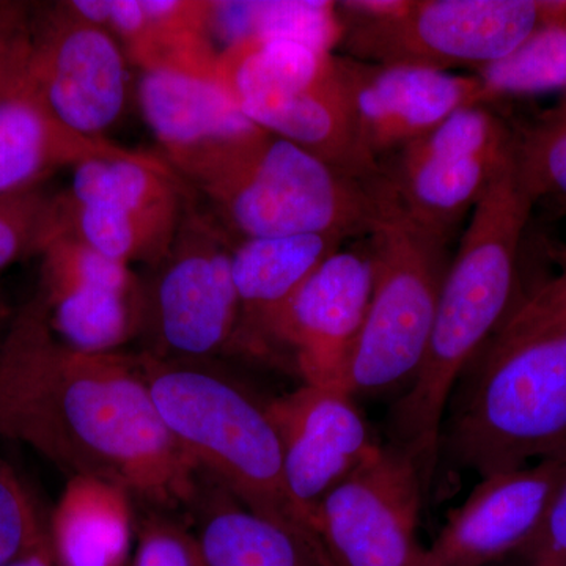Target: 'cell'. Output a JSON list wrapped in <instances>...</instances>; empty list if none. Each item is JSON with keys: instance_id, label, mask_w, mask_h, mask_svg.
Wrapping results in <instances>:
<instances>
[{"instance_id": "obj_15", "label": "cell", "mask_w": 566, "mask_h": 566, "mask_svg": "<svg viewBox=\"0 0 566 566\" xmlns=\"http://www.w3.org/2000/svg\"><path fill=\"white\" fill-rule=\"evenodd\" d=\"M268 409L281 441L286 490L311 528L312 513L324 495L381 446L342 387L304 385L268 401Z\"/></svg>"}, {"instance_id": "obj_20", "label": "cell", "mask_w": 566, "mask_h": 566, "mask_svg": "<svg viewBox=\"0 0 566 566\" xmlns=\"http://www.w3.org/2000/svg\"><path fill=\"white\" fill-rule=\"evenodd\" d=\"M513 151L480 158L400 151L395 153L392 166H381V175L395 200L416 222L447 238L490 191L512 161Z\"/></svg>"}, {"instance_id": "obj_32", "label": "cell", "mask_w": 566, "mask_h": 566, "mask_svg": "<svg viewBox=\"0 0 566 566\" xmlns=\"http://www.w3.org/2000/svg\"><path fill=\"white\" fill-rule=\"evenodd\" d=\"M6 566H57L55 564L54 554H52L51 543L48 539L46 543L35 547L31 553L24 554L17 560L10 562L9 565Z\"/></svg>"}, {"instance_id": "obj_4", "label": "cell", "mask_w": 566, "mask_h": 566, "mask_svg": "<svg viewBox=\"0 0 566 566\" xmlns=\"http://www.w3.org/2000/svg\"><path fill=\"white\" fill-rule=\"evenodd\" d=\"M565 450V335L476 354L447 406L439 465L485 479Z\"/></svg>"}, {"instance_id": "obj_3", "label": "cell", "mask_w": 566, "mask_h": 566, "mask_svg": "<svg viewBox=\"0 0 566 566\" xmlns=\"http://www.w3.org/2000/svg\"><path fill=\"white\" fill-rule=\"evenodd\" d=\"M137 357L156 411L199 472L245 509L301 536L316 558L311 528L286 490L268 401L211 360Z\"/></svg>"}, {"instance_id": "obj_1", "label": "cell", "mask_w": 566, "mask_h": 566, "mask_svg": "<svg viewBox=\"0 0 566 566\" xmlns=\"http://www.w3.org/2000/svg\"><path fill=\"white\" fill-rule=\"evenodd\" d=\"M0 438L159 509L197 494L199 469L156 411L137 354L70 348L52 333L39 293L0 340Z\"/></svg>"}, {"instance_id": "obj_12", "label": "cell", "mask_w": 566, "mask_h": 566, "mask_svg": "<svg viewBox=\"0 0 566 566\" xmlns=\"http://www.w3.org/2000/svg\"><path fill=\"white\" fill-rule=\"evenodd\" d=\"M122 44L65 2L33 10L28 82L71 132L104 137L125 111L128 69Z\"/></svg>"}, {"instance_id": "obj_24", "label": "cell", "mask_w": 566, "mask_h": 566, "mask_svg": "<svg viewBox=\"0 0 566 566\" xmlns=\"http://www.w3.org/2000/svg\"><path fill=\"white\" fill-rule=\"evenodd\" d=\"M472 74L480 82L485 103L566 93V0L516 51Z\"/></svg>"}, {"instance_id": "obj_11", "label": "cell", "mask_w": 566, "mask_h": 566, "mask_svg": "<svg viewBox=\"0 0 566 566\" xmlns=\"http://www.w3.org/2000/svg\"><path fill=\"white\" fill-rule=\"evenodd\" d=\"M137 98L164 161L199 193L268 136L212 73L180 66L140 70Z\"/></svg>"}, {"instance_id": "obj_14", "label": "cell", "mask_w": 566, "mask_h": 566, "mask_svg": "<svg viewBox=\"0 0 566 566\" xmlns=\"http://www.w3.org/2000/svg\"><path fill=\"white\" fill-rule=\"evenodd\" d=\"M354 134L363 150L381 166L422 139L450 114L471 104H486L475 74L379 65L335 55Z\"/></svg>"}, {"instance_id": "obj_22", "label": "cell", "mask_w": 566, "mask_h": 566, "mask_svg": "<svg viewBox=\"0 0 566 566\" xmlns=\"http://www.w3.org/2000/svg\"><path fill=\"white\" fill-rule=\"evenodd\" d=\"M197 504L193 545L200 566H319L311 547L290 528L268 520L221 486Z\"/></svg>"}, {"instance_id": "obj_16", "label": "cell", "mask_w": 566, "mask_h": 566, "mask_svg": "<svg viewBox=\"0 0 566 566\" xmlns=\"http://www.w3.org/2000/svg\"><path fill=\"white\" fill-rule=\"evenodd\" d=\"M566 482V450L480 479L427 549V566H486L520 554Z\"/></svg>"}, {"instance_id": "obj_6", "label": "cell", "mask_w": 566, "mask_h": 566, "mask_svg": "<svg viewBox=\"0 0 566 566\" xmlns=\"http://www.w3.org/2000/svg\"><path fill=\"white\" fill-rule=\"evenodd\" d=\"M564 0L337 2L346 57L472 73L516 51Z\"/></svg>"}, {"instance_id": "obj_2", "label": "cell", "mask_w": 566, "mask_h": 566, "mask_svg": "<svg viewBox=\"0 0 566 566\" xmlns=\"http://www.w3.org/2000/svg\"><path fill=\"white\" fill-rule=\"evenodd\" d=\"M534 199L517 177L515 151L472 210L449 264L422 364L390 408V446L408 453L430 494L450 397L465 368L523 303L520 245Z\"/></svg>"}, {"instance_id": "obj_23", "label": "cell", "mask_w": 566, "mask_h": 566, "mask_svg": "<svg viewBox=\"0 0 566 566\" xmlns=\"http://www.w3.org/2000/svg\"><path fill=\"white\" fill-rule=\"evenodd\" d=\"M344 25L326 0H214L205 2L202 39L212 57L259 40H292L333 52Z\"/></svg>"}, {"instance_id": "obj_13", "label": "cell", "mask_w": 566, "mask_h": 566, "mask_svg": "<svg viewBox=\"0 0 566 566\" xmlns=\"http://www.w3.org/2000/svg\"><path fill=\"white\" fill-rule=\"evenodd\" d=\"M39 255V294L59 340L82 353L114 354L140 337L145 285L129 264L51 229Z\"/></svg>"}, {"instance_id": "obj_29", "label": "cell", "mask_w": 566, "mask_h": 566, "mask_svg": "<svg viewBox=\"0 0 566 566\" xmlns=\"http://www.w3.org/2000/svg\"><path fill=\"white\" fill-rule=\"evenodd\" d=\"M33 10L24 2H0V102L28 76Z\"/></svg>"}, {"instance_id": "obj_17", "label": "cell", "mask_w": 566, "mask_h": 566, "mask_svg": "<svg viewBox=\"0 0 566 566\" xmlns=\"http://www.w3.org/2000/svg\"><path fill=\"white\" fill-rule=\"evenodd\" d=\"M374 290V266L364 251H337L294 294L275 331L304 385L340 387L346 364Z\"/></svg>"}, {"instance_id": "obj_31", "label": "cell", "mask_w": 566, "mask_h": 566, "mask_svg": "<svg viewBox=\"0 0 566 566\" xmlns=\"http://www.w3.org/2000/svg\"><path fill=\"white\" fill-rule=\"evenodd\" d=\"M517 556L524 558L526 566H566V482L534 538Z\"/></svg>"}, {"instance_id": "obj_7", "label": "cell", "mask_w": 566, "mask_h": 566, "mask_svg": "<svg viewBox=\"0 0 566 566\" xmlns=\"http://www.w3.org/2000/svg\"><path fill=\"white\" fill-rule=\"evenodd\" d=\"M211 218L230 240L365 234L374 219V181L354 180L281 137L256 144L222 180L205 189Z\"/></svg>"}, {"instance_id": "obj_21", "label": "cell", "mask_w": 566, "mask_h": 566, "mask_svg": "<svg viewBox=\"0 0 566 566\" xmlns=\"http://www.w3.org/2000/svg\"><path fill=\"white\" fill-rule=\"evenodd\" d=\"M48 532L57 566H125L133 539V495L93 476H69Z\"/></svg>"}, {"instance_id": "obj_27", "label": "cell", "mask_w": 566, "mask_h": 566, "mask_svg": "<svg viewBox=\"0 0 566 566\" xmlns=\"http://www.w3.org/2000/svg\"><path fill=\"white\" fill-rule=\"evenodd\" d=\"M50 539L39 506L13 468L0 458V566Z\"/></svg>"}, {"instance_id": "obj_28", "label": "cell", "mask_w": 566, "mask_h": 566, "mask_svg": "<svg viewBox=\"0 0 566 566\" xmlns=\"http://www.w3.org/2000/svg\"><path fill=\"white\" fill-rule=\"evenodd\" d=\"M54 196L40 186L0 197V273L39 253L50 227Z\"/></svg>"}, {"instance_id": "obj_8", "label": "cell", "mask_w": 566, "mask_h": 566, "mask_svg": "<svg viewBox=\"0 0 566 566\" xmlns=\"http://www.w3.org/2000/svg\"><path fill=\"white\" fill-rule=\"evenodd\" d=\"M163 158L133 151L73 167L54 196L51 230L73 234L107 259L150 268L169 252L192 197Z\"/></svg>"}, {"instance_id": "obj_25", "label": "cell", "mask_w": 566, "mask_h": 566, "mask_svg": "<svg viewBox=\"0 0 566 566\" xmlns=\"http://www.w3.org/2000/svg\"><path fill=\"white\" fill-rule=\"evenodd\" d=\"M515 166L534 202L553 200L566 210V96L515 136Z\"/></svg>"}, {"instance_id": "obj_5", "label": "cell", "mask_w": 566, "mask_h": 566, "mask_svg": "<svg viewBox=\"0 0 566 566\" xmlns=\"http://www.w3.org/2000/svg\"><path fill=\"white\" fill-rule=\"evenodd\" d=\"M367 233L374 290L342 389L352 397L406 390L422 364L444 283L447 238L416 222L381 177Z\"/></svg>"}, {"instance_id": "obj_30", "label": "cell", "mask_w": 566, "mask_h": 566, "mask_svg": "<svg viewBox=\"0 0 566 566\" xmlns=\"http://www.w3.org/2000/svg\"><path fill=\"white\" fill-rule=\"evenodd\" d=\"M132 566H200L191 532L166 517H148L137 531Z\"/></svg>"}, {"instance_id": "obj_10", "label": "cell", "mask_w": 566, "mask_h": 566, "mask_svg": "<svg viewBox=\"0 0 566 566\" xmlns=\"http://www.w3.org/2000/svg\"><path fill=\"white\" fill-rule=\"evenodd\" d=\"M427 497L416 461L381 446L315 506L311 528L319 566H427L417 536Z\"/></svg>"}, {"instance_id": "obj_19", "label": "cell", "mask_w": 566, "mask_h": 566, "mask_svg": "<svg viewBox=\"0 0 566 566\" xmlns=\"http://www.w3.org/2000/svg\"><path fill=\"white\" fill-rule=\"evenodd\" d=\"M133 150L71 132L24 82L0 102V197L35 188L55 170Z\"/></svg>"}, {"instance_id": "obj_18", "label": "cell", "mask_w": 566, "mask_h": 566, "mask_svg": "<svg viewBox=\"0 0 566 566\" xmlns=\"http://www.w3.org/2000/svg\"><path fill=\"white\" fill-rule=\"evenodd\" d=\"M344 238L331 234L232 241V273L240 301L234 352L264 356L275 349V331L286 305Z\"/></svg>"}, {"instance_id": "obj_26", "label": "cell", "mask_w": 566, "mask_h": 566, "mask_svg": "<svg viewBox=\"0 0 566 566\" xmlns=\"http://www.w3.org/2000/svg\"><path fill=\"white\" fill-rule=\"evenodd\" d=\"M558 262L560 271L531 289L523 303L517 305L516 311L483 349L504 348L520 342L556 335L566 337V249L558 255Z\"/></svg>"}, {"instance_id": "obj_9", "label": "cell", "mask_w": 566, "mask_h": 566, "mask_svg": "<svg viewBox=\"0 0 566 566\" xmlns=\"http://www.w3.org/2000/svg\"><path fill=\"white\" fill-rule=\"evenodd\" d=\"M145 285L144 353L167 359L211 360L232 352L240 301L232 240L210 212L189 203L169 252Z\"/></svg>"}]
</instances>
